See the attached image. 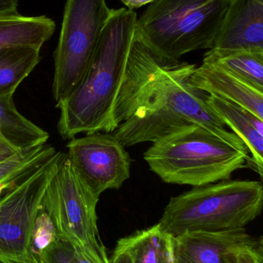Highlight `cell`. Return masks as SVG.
I'll return each instance as SVG.
<instances>
[{
  "mask_svg": "<svg viewBox=\"0 0 263 263\" xmlns=\"http://www.w3.org/2000/svg\"><path fill=\"white\" fill-rule=\"evenodd\" d=\"M57 152L52 145L45 144L43 150L34 159L0 179V204L6 195L40 171Z\"/></svg>",
  "mask_w": 263,
  "mask_h": 263,
  "instance_id": "d6986e66",
  "label": "cell"
},
{
  "mask_svg": "<svg viewBox=\"0 0 263 263\" xmlns=\"http://www.w3.org/2000/svg\"><path fill=\"white\" fill-rule=\"evenodd\" d=\"M21 152L15 149L12 145L0 139V161L6 160Z\"/></svg>",
  "mask_w": 263,
  "mask_h": 263,
  "instance_id": "cb8c5ba5",
  "label": "cell"
},
{
  "mask_svg": "<svg viewBox=\"0 0 263 263\" xmlns=\"http://www.w3.org/2000/svg\"><path fill=\"white\" fill-rule=\"evenodd\" d=\"M115 250L128 253L132 263H176L174 237L159 224L119 239Z\"/></svg>",
  "mask_w": 263,
  "mask_h": 263,
  "instance_id": "5bb4252c",
  "label": "cell"
},
{
  "mask_svg": "<svg viewBox=\"0 0 263 263\" xmlns=\"http://www.w3.org/2000/svg\"><path fill=\"white\" fill-rule=\"evenodd\" d=\"M207 103L224 125L229 126L248 148L251 157L247 168L254 170L262 177V120L242 106L215 95H208Z\"/></svg>",
  "mask_w": 263,
  "mask_h": 263,
  "instance_id": "4fadbf2b",
  "label": "cell"
},
{
  "mask_svg": "<svg viewBox=\"0 0 263 263\" xmlns=\"http://www.w3.org/2000/svg\"><path fill=\"white\" fill-rule=\"evenodd\" d=\"M56 24L52 18L40 16H15L0 18V47L27 45L40 48L54 35Z\"/></svg>",
  "mask_w": 263,
  "mask_h": 263,
  "instance_id": "e0dca14e",
  "label": "cell"
},
{
  "mask_svg": "<svg viewBox=\"0 0 263 263\" xmlns=\"http://www.w3.org/2000/svg\"><path fill=\"white\" fill-rule=\"evenodd\" d=\"M68 158L94 194L118 190L131 176V158L125 147L109 133H88L66 144Z\"/></svg>",
  "mask_w": 263,
  "mask_h": 263,
  "instance_id": "9c48e42d",
  "label": "cell"
},
{
  "mask_svg": "<svg viewBox=\"0 0 263 263\" xmlns=\"http://www.w3.org/2000/svg\"><path fill=\"white\" fill-rule=\"evenodd\" d=\"M49 134L22 115L16 109L13 96L0 97V139L20 152L45 145Z\"/></svg>",
  "mask_w": 263,
  "mask_h": 263,
  "instance_id": "9a60e30c",
  "label": "cell"
},
{
  "mask_svg": "<svg viewBox=\"0 0 263 263\" xmlns=\"http://www.w3.org/2000/svg\"><path fill=\"white\" fill-rule=\"evenodd\" d=\"M262 242L245 227L220 232H186L174 237L176 263H239V254Z\"/></svg>",
  "mask_w": 263,
  "mask_h": 263,
  "instance_id": "30bf717a",
  "label": "cell"
},
{
  "mask_svg": "<svg viewBox=\"0 0 263 263\" xmlns=\"http://www.w3.org/2000/svg\"><path fill=\"white\" fill-rule=\"evenodd\" d=\"M43 146L44 145H40L29 151L21 152L12 157L0 162V179L6 177L12 172L15 171L34 159L43 150Z\"/></svg>",
  "mask_w": 263,
  "mask_h": 263,
  "instance_id": "44dd1931",
  "label": "cell"
},
{
  "mask_svg": "<svg viewBox=\"0 0 263 263\" xmlns=\"http://www.w3.org/2000/svg\"><path fill=\"white\" fill-rule=\"evenodd\" d=\"M210 49L263 52V0H230Z\"/></svg>",
  "mask_w": 263,
  "mask_h": 263,
  "instance_id": "8fae6325",
  "label": "cell"
},
{
  "mask_svg": "<svg viewBox=\"0 0 263 263\" xmlns=\"http://www.w3.org/2000/svg\"><path fill=\"white\" fill-rule=\"evenodd\" d=\"M99 198L80 177L66 153H61L42 205L60 240L94 263H110L97 228Z\"/></svg>",
  "mask_w": 263,
  "mask_h": 263,
  "instance_id": "8992f818",
  "label": "cell"
},
{
  "mask_svg": "<svg viewBox=\"0 0 263 263\" xmlns=\"http://www.w3.org/2000/svg\"><path fill=\"white\" fill-rule=\"evenodd\" d=\"M262 205V182L230 179L171 197L157 224L173 237L186 232L235 230L256 219Z\"/></svg>",
  "mask_w": 263,
  "mask_h": 263,
  "instance_id": "277c9868",
  "label": "cell"
},
{
  "mask_svg": "<svg viewBox=\"0 0 263 263\" xmlns=\"http://www.w3.org/2000/svg\"><path fill=\"white\" fill-rule=\"evenodd\" d=\"M239 263H263V243L247 249L239 254Z\"/></svg>",
  "mask_w": 263,
  "mask_h": 263,
  "instance_id": "7402d4cb",
  "label": "cell"
},
{
  "mask_svg": "<svg viewBox=\"0 0 263 263\" xmlns=\"http://www.w3.org/2000/svg\"><path fill=\"white\" fill-rule=\"evenodd\" d=\"M3 161H5V160H3ZM3 162V161H0V162Z\"/></svg>",
  "mask_w": 263,
  "mask_h": 263,
  "instance_id": "83f0119b",
  "label": "cell"
},
{
  "mask_svg": "<svg viewBox=\"0 0 263 263\" xmlns=\"http://www.w3.org/2000/svg\"><path fill=\"white\" fill-rule=\"evenodd\" d=\"M110 259V263H132L129 255L125 252L117 251L114 250L112 256Z\"/></svg>",
  "mask_w": 263,
  "mask_h": 263,
  "instance_id": "484cf974",
  "label": "cell"
},
{
  "mask_svg": "<svg viewBox=\"0 0 263 263\" xmlns=\"http://www.w3.org/2000/svg\"><path fill=\"white\" fill-rule=\"evenodd\" d=\"M230 0H156L136 22L135 30L157 53L170 60L212 49Z\"/></svg>",
  "mask_w": 263,
  "mask_h": 263,
  "instance_id": "5b68a950",
  "label": "cell"
},
{
  "mask_svg": "<svg viewBox=\"0 0 263 263\" xmlns=\"http://www.w3.org/2000/svg\"><path fill=\"white\" fill-rule=\"evenodd\" d=\"M0 263H3V262H0Z\"/></svg>",
  "mask_w": 263,
  "mask_h": 263,
  "instance_id": "f1b7e54d",
  "label": "cell"
},
{
  "mask_svg": "<svg viewBox=\"0 0 263 263\" xmlns=\"http://www.w3.org/2000/svg\"><path fill=\"white\" fill-rule=\"evenodd\" d=\"M196 67L162 57L134 31L112 112V134L125 148L194 124L243 142L211 110L208 94L193 86Z\"/></svg>",
  "mask_w": 263,
  "mask_h": 263,
  "instance_id": "6da1fadb",
  "label": "cell"
},
{
  "mask_svg": "<svg viewBox=\"0 0 263 263\" xmlns=\"http://www.w3.org/2000/svg\"><path fill=\"white\" fill-rule=\"evenodd\" d=\"M202 63L214 65L263 92V52L208 49Z\"/></svg>",
  "mask_w": 263,
  "mask_h": 263,
  "instance_id": "ac0fdd59",
  "label": "cell"
},
{
  "mask_svg": "<svg viewBox=\"0 0 263 263\" xmlns=\"http://www.w3.org/2000/svg\"><path fill=\"white\" fill-rule=\"evenodd\" d=\"M110 13L106 0H66L54 55L56 104L71 93L87 70Z\"/></svg>",
  "mask_w": 263,
  "mask_h": 263,
  "instance_id": "52a82bcc",
  "label": "cell"
},
{
  "mask_svg": "<svg viewBox=\"0 0 263 263\" xmlns=\"http://www.w3.org/2000/svg\"><path fill=\"white\" fill-rule=\"evenodd\" d=\"M74 263H94L89 259L83 256L82 253L79 252H76L74 250Z\"/></svg>",
  "mask_w": 263,
  "mask_h": 263,
  "instance_id": "4316f807",
  "label": "cell"
},
{
  "mask_svg": "<svg viewBox=\"0 0 263 263\" xmlns=\"http://www.w3.org/2000/svg\"><path fill=\"white\" fill-rule=\"evenodd\" d=\"M40 49L27 45L0 47V97L13 96L40 63Z\"/></svg>",
  "mask_w": 263,
  "mask_h": 263,
  "instance_id": "2e32d148",
  "label": "cell"
},
{
  "mask_svg": "<svg viewBox=\"0 0 263 263\" xmlns=\"http://www.w3.org/2000/svg\"><path fill=\"white\" fill-rule=\"evenodd\" d=\"M58 239L55 225L41 202L31 234V251L36 259L39 260L42 253Z\"/></svg>",
  "mask_w": 263,
  "mask_h": 263,
  "instance_id": "ffe728a7",
  "label": "cell"
},
{
  "mask_svg": "<svg viewBox=\"0 0 263 263\" xmlns=\"http://www.w3.org/2000/svg\"><path fill=\"white\" fill-rule=\"evenodd\" d=\"M19 0H0V18L20 15Z\"/></svg>",
  "mask_w": 263,
  "mask_h": 263,
  "instance_id": "603a6c76",
  "label": "cell"
},
{
  "mask_svg": "<svg viewBox=\"0 0 263 263\" xmlns=\"http://www.w3.org/2000/svg\"><path fill=\"white\" fill-rule=\"evenodd\" d=\"M156 0H120L122 3L127 6L128 9L134 10V9H138L147 4H151Z\"/></svg>",
  "mask_w": 263,
  "mask_h": 263,
  "instance_id": "d4e9b609",
  "label": "cell"
},
{
  "mask_svg": "<svg viewBox=\"0 0 263 263\" xmlns=\"http://www.w3.org/2000/svg\"><path fill=\"white\" fill-rule=\"evenodd\" d=\"M61 151L34 176L4 196L0 204V262L40 263L31 251L34 221Z\"/></svg>",
  "mask_w": 263,
  "mask_h": 263,
  "instance_id": "ba28073f",
  "label": "cell"
},
{
  "mask_svg": "<svg viewBox=\"0 0 263 263\" xmlns=\"http://www.w3.org/2000/svg\"><path fill=\"white\" fill-rule=\"evenodd\" d=\"M250 158L243 142L197 124L161 138L144 153L151 171L163 182L193 187L231 179L236 170L247 168Z\"/></svg>",
  "mask_w": 263,
  "mask_h": 263,
  "instance_id": "3957f363",
  "label": "cell"
},
{
  "mask_svg": "<svg viewBox=\"0 0 263 263\" xmlns=\"http://www.w3.org/2000/svg\"><path fill=\"white\" fill-rule=\"evenodd\" d=\"M137 12L111 9L87 70L75 89L56 104L57 130L63 139L84 133L114 132L112 112L125 74Z\"/></svg>",
  "mask_w": 263,
  "mask_h": 263,
  "instance_id": "7a4b0ae2",
  "label": "cell"
},
{
  "mask_svg": "<svg viewBox=\"0 0 263 263\" xmlns=\"http://www.w3.org/2000/svg\"><path fill=\"white\" fill-rule=\"evenodd\" d=\"M193 86L248 109L263 120V92L224 69L202 63L191 74Z\"/></svg>",
  "mask_w": 263,
  "mask_h": 263,
  "instance_id": "7c38bea8",
  "label": "cell"
}]
</instances>
